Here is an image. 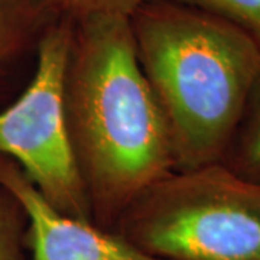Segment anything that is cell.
<instances>
[{"instance_id": "6da1fadb", "label": "cell", "mask_w": 260, "mask_h": 260, "mask_svg": "<svg viewBox=\"0 0 260 260\" xmlns=\"http://www.w3.org/2000/svg\"><path fill=\"white\" fill-rule=\"evenodd\" d=\"M65 110L90 207L103 223L119 218L146 188L175 171L167 123L142 71L129 18L75 20Z\"/></svg>"}, {"instance_id": "7a4b0ae2", "label": "cell", "mask_w": 260, "mask_h": 260, "mask_svg": "<svg viewBox=\"0 0 260 260\" xmlns=\"http://www.w3.org/2000/svg\"><path fill=\"white\" fill-rule=\"evenodd\" d=\"M129 19L175 171L224 162L260 77L259 47L230 22L178 0H150Z\"/></svg>"}, {"instance_id": "3957f363", "label": "cell", "mask_w": 260, "mask_h": 260, "mask_svg": "<svg viewBox=\"0 0 260 260\" xmlns=\"http://www.w3.org/2000/svg\"><path fill=\"white\" fill-rule=\"evenodd\" d=\"M119 221V236L155 259L260 260V182L224 162L174 171Z\"/></svg>"}, {"instance_id": "277c9868", "label": "cell", "mask_w": 260, "mask_h": 260, "mask_svg": "<svg viewBox=\"0 0 260 260\" xmlns=\"http://www.w3.org/2000/svg\"><path fill=\"white\" fill-rule=\"evenodd\" d=\"M74 28V19L58 16L38 39L35 74L18 100L0 112V153L18 162L55 210L88 221L91 207L65 110Z\"/></svg>"}, {"instance_id": "5b68a950", "label": "cell", "mask_w": 260, "mask_h": 260, "mask_svg": "<svg viewBox=\"0 0 260 260\" xmlns=\"http://www.w3.org/2000/svg\"><path fill=\"white\" fill-rule=\"evenodd\" d=\"M0 184L28 217L32 260H159L119 234L59 213L15 165L0 164Z\"/></svg>"}, {"instance_id": "8992f818", "label": "cell", "mask_w": 260, "mask_h": 260, "mask_svg": "<svg viewBox=\"0 0 260 260\" xmlns=\"http://www.w3.org/2000/svg\"><path fill=\"white\" fill-rule=\"evenodd\" d=\"M56 18L47 0H0V59L41 37Z\"/></svg>"}, {"instance_id": "52a82bcc", "label": "cell", "mask_w": 260, "mask_h": 260, "mask_svg": "<svg viewBox=\"0 0 260 260\" xmlns=\"http://www.w3.org/2000/svg\"><path fill=\"white\" fill-rule=\"evenodd\" d=\"M230 150H233L232 162L224 164L239 175L260 182V77L249 95Z\"/></svg>"}, {"instance_id": "ba28073f", "label": "cell", "mask_w": 260, "mask_h": 260, "mask_svg": "<svg viewBox=\"0 0 260 260\" xmlns=\"http://www.w3.org/2000/svg\"><path fill=\"white\" fill-rule=\"evenodd\" d=\"M205 10L243 30L260 49V0H178Z\"/></svg>"}, {"instance_id": "9c48e42d", "label": "cell", "mask_w": 260, "mask_h": 260, "mask_svg": "<svg viewBox=\"0 0 260 260\" xmlns=\"http://www.w3.org/2000/svg\"><path fill=\"white\" fill-rule=\"evenodd\" d=\"M150 0H47L58 16L78 20L94 15H119L130 18Z\"/></svg>"}, {"instance_id": "30bf717a", "label": "cell", "mask_w": 260, "mask_h": 260, "mask_svg": "<svg viewBox=\"0 0 260 260\" xmlns=\"http://www.w3.org/2000/svg\"><path fill=\"white\" fill-rule=\"evenodd\" d=\"M0 260H22L18 225L3 208H0Z\"/></svg>"}]
</instances>
